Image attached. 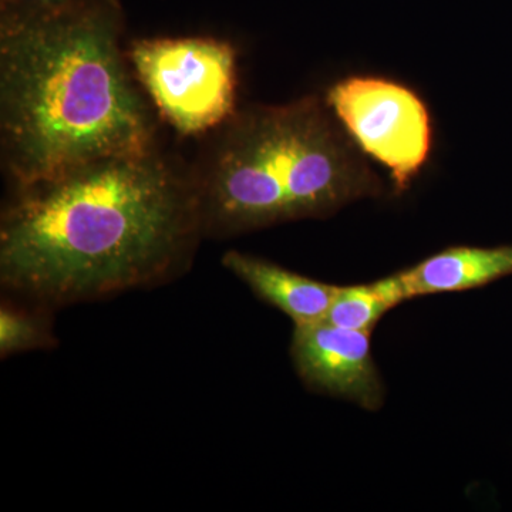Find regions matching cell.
Instances as JSON below:
<instances>
[{
	"instance_id": "6da1fadb",
	"label": "cell",
	"mask_w": 512,
	"mask_h": 512,
	"mask_svg": "<svg viewBox=\"0 0 512 512\" xmlns=\"http://www.w3.org/2000/svg\"><path fill=\"white\" fill-rule=\"evenodd\" d=\"M15 188L0 218V282L40 306L161 284L202 237L194 177L157 148Z\"/></svg>"
},
{
	"instance_id": "7a4b0ae2",
	"label": "cell",
	"mask_w": 512,
	"mask_h": 512,
	"mask_svg": "<svg viewBox=\"0 0 512 512\" xmlns=\"http://www.w3.org/2000/svg\"><path fill=\"white\" fill-rule=\"evenodd\" d=\"M120 35L117 0H2L0 150L15 187L157 148Z\"/></svg>"
},
{
	"instance_id": "3957f363",
	"label": "cell",
	"mask_w": 512,
	"mask_h": 512,
	"mask_svg": "<svg viewBox=\"0 0 512 512\" xmlns=\"http://www.w3.org/2000/svg\"><path fill=\"white\" fill-rule=\"evenodd\" d=\"M318 97L255 106L222 124L192 173L202 235L234 237L286 221L325 218L382 184Z\"/></svg>"
},
{
	"instance_id": "277c9868",
	"label": "cell",
	"mask_w": 512,
	"mask_h": 512,
	"mask_svg": "<svg viewBox=\"0 0 512 512\" xmlns=\"http://www.w3.org/2000/svg\"><path fill=\"white\" fill-rule=\"evenodd\" d=\"M127 57L137 82L178 133L202 134L234 116L237 55L224 40L140 39Z\"/></svg>"
},
{
	"instance_id": "5b68a950",
	"label": "cell",
	"mask_w": 512,
	"mask_h": 512,
	"mask_svg": "<svg viewBox=\"0 0 512 512\" xmlns=\"http://www.w3.org/2000/svg\"><path fill=\"white\" fill-rule=\"evenodd\" d=\"M329 109L363 151L386 165L406 191L431 148L429 111L412 90L377 77H349L330 87Z\"/></svg>"
},
{
	"instance_id": "8992f818",
	"label": "cell",
	"mask_w": 512,
	"mask_h": 512,
	"mask_svg": "<svg viewBox=\"0 0 512 512\" xmlns=\"http://www.w3.org/2000/svg\"><path fill=\"white\" fill-rule=\"evenodd\" d=\"M291 356L303 383L315 392L342 397L366 410L384 402V386L373 360L370 332L318 322L295 326Z\"/></svg>"
},
{
	"instance_id": "52a82bcc",
	"label": "cell",
	"mask_w": 512,
	"mask_h": 512,
	"mask_svg": "<svg viewBox=\"0 0 512 512\" xmlns=\"http://www.w3.org/2000/svg\"><path fill=\"white\" fill-rule=\"evenodd\" d=\"M222 265L259 299L289 316L295 326L323 322L339 288L239 251H228Z\"/></svg>"
},
{
	"instance_id": "ba28073f",
	"label": "cell",
	"mask_w": 512,
	"mask_h": 512,
	"mask_svg": "<svg viewBox=\"0 0 512 512\" xmlns=\"http://www.w3.org/2000/svg\"><path fill=\"white\" fill-rule=\"evenodd\" d=\"M399 275L409 301L434 293L471 291L512 275V245L447 248Z\"/></svg>"
},
{
	"instance_id": "9c48e42d",
	"label": "cell",
	"mask_w": 512,
	"mask_h": 512,
	"mask_svg": "<svg viewBox=\"0 0 512 512\" xmlns=\"http://www.w3.org/2000/svg\"><path fill=\"white\" fill-rule=\"evenodd\" d=\"M406 301L409 299L399 272L372 284L339 286L325 322L372 333L387 312Z\"/></svg>"
},
{
	"instance_id": "30bf717a",
	"label": "cell",
	"mask_w": 512,
	"mask_h": 512,
	"mask_svg": "<svg viewBox=\"0 0 512 512\" xmlns=\"http://www.w3.org/2000/svg\"><path fill=\"white\" fill-rule=\"evenodd\" d=\"M53 333L50 320L40 312L23 311L15 306L0 309V353L2 357L33 349L50 348Z\"/></svg>"
},
{
	"instance_id": "8fae6325",
	"label": "cell",
	"mask_w": 512,
	"mask_h": 512,
	"mask_svg": "<svg viewBox=\"0 0 512 512\" xmlns=\"http://www.w3.org/2000/svg\"><path fill=\"white\" fill-rule=\"evenodd\" d=\"M25 2H33V3H59V2H64V0H25Z\"/></svg>"
}]
</instances>
